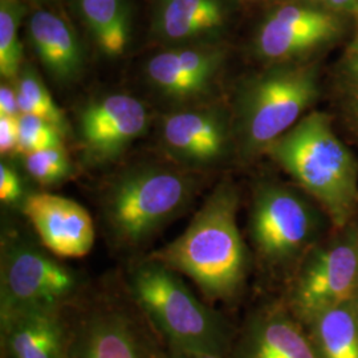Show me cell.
<instances>
[{"mask_svg": "<svg viewBox=\"0 0 358 358\" xmlns=\"http://www.w3.org/2000/svg\"><path fill=\"white\" fill-rule=\"evenodd\" d=\"M93 279L53 255L38 238L7 222L0 243V316L27 309H66Z\"/></svg>", "mask_w": 358, "mask_h": 358, "instance_id": "obj_8", "label": "cell"}, {"mask_svg": "<svg viewBox=\"0 0 358 358\" xmlns=\"http://www.w3.org/2000/svg\"><path fill=\"white\" fill-rule=\"evenodd\" d=\"M317 6H321L327 10H331L333 13H343L350 16L356 6H357V0H309Z\"/></svg>", "mask_w": 358, "mask_h": 358, "instance_id": "obj_30", "label": "cell"}, {"mask_svg": "<svg viewBox=\"0 0 358 358\" xmlns=\"http://www.w3.org/2000/svg\"><path fill=\"white\" fill-rule=\"evenodd\" d=\"M38 242L62 259H81L93 250V217L76 201L48 192H28L19 208Z\"/></svg>", "mask_w": 358, "mask_h": 358, "instance_id": "obj_15", "label": "cell"}, {"mask_svg": "<svg viewBox=\"0 0 358 358\" xmlns=\"http://www.w3.org/2000/svg\"><path fill=\"white\" fill-rule=\"evenodd\" d=\"M28 44L56 84L76 83L84 72L85 55L73 26L64 15L36 8L26 23Z\"/></svg>", "mask_w": 358, "mask_h": 358, "instance_id": "obj_18", "label": "cell"}, {"mask_svg": "<svg viewBox=\"0 0 358 358\" xmlns=\"http://www.w3.org/2000/svg\"><path fill=\"white\" fill-rule=\"evenodd\" d=\"M149 125L150 115L141 100L125 93L105 94L78 112V143L90 164H110L141 138Z\"/></svg>", "mask_w": 358, "mask_h": 358, "instance_id": "obj_13", "label": "cell"}, {"mask_svg": "<svg viewBox=\"0 0 358 358\" xmlns=\"http://www.w3.org/2000/svg\"><path fill=\"white\" fill-rule=\"evenodd\" d=\"M319 358H358L355 300L329 308L303 324Z\"/></svg>", "mask_w": 358, "mask_h": 358, "instance_id": "obj_20", "label": "cell"}, {"mask_svg": "<svg viewBox=\"0 0 358 358\" xmlns=\"http://www.w3.org/2000/svg\"><path fill=\"white\" fill-rule=\"evenodd\" d=\"M20 108H19V99H17V90L15 81L11 80H1L0 84V115H11L19 117Z\"/></svg>", "mask_w": 358, "mask_h": 358, "instance_id": "obj_28", "label": "cell"}, {"mask_svg": "<svg viewBox=\"0 0 358 358\" xmlns=\"http://www.w3.org/2000/svg\"><path fill=\"white\" fill-rule=\"evenodd\" d=\"M17 90L20 113L38 115L53 122L64 133L68 131V122L64 112L56 105L36 68L24 63L20 73L15 78Z\"/></svg>", "mask_w": 358, "mask_h": 358, "instance_id": "obj_23", "label": "cell"}, {"mask_svg": "<svg viewBox=\"0 0 358 358\" xmlns=\"http://www.w3.org/2000/svg\"><path fill=\"white\" fill-rule=\"evenodd\" d=\"M358 294V227L316 244L284 287L282 299L301 324Z\"/></svg>", "mask_w": 358, "mask_h": 358, "instance_id": "obj_9", "label": "cell"}, {"mask_svg": "<svg viewBox=\"0 0 358 358\" xmlns=\"http://www.w3.org/2000/svg\"><path fill=\"white\" fill-rule=\"evenodd\" d=\"M320 92V66L309 60L266 65L244 78L231 112L235 152L245 161L266 154L309 113Z\"/></svg>", "mask_w": 358, "mask_h": 358, "instance_id": "obj_5", "label": "cell"}, {"mask_svg": "<svg viewBox=\"0 0 358 358\" xmlns=\"http://www.w3.org/2000/svg\"><path fill=\"white\" fill-rule=\"evenodd\" d=\"M19 143V125L17 117L0 115V154L10 157L17 154Z\"/></svg>", "mask_w": 358, "mask_h": 358, "instance_id": "obj_27", "label": "cell"}, {"mask_svg": "<svg viewBox=\"0 0 358 358\" xmlns=\"http://www.w3.org/2000/svg\"><path fill=\"white\" fill-rule=\"evenodd\" d=\"M17 125L20 155L64 145V131L43 117L22 113L17 117Z\"/></svg>", "mask_w": 358, "mask_h": 358, "instance_id": "obj_25", "label": "cell"}, {"mask_svg": "<svg viewBox=\"0 0 358 358\" xmlns=\"http://www.w3.org/2000/svg\"><path fill=\"white\" fill-rule=\"evenodd\" d=\"M166 358H231L229 353L205 352V350H189V349H176L166 348Z\"/></svg>", "mask_w": 358, "mask_h": 358, "instance_id": "obj_29", "label": "cell"}, {"mask_svg": "<svg viewBox=\"0 0 358 358\" xmlns=\"http://www.w3.org/2000/svg\"><path fill=\"white\" fill-rule=\"evenodd\" d=\"M129 294L166 348L231 353L238 328L192 292L177 271L148 255L120 269Z\"/></svg>", "mask_w": 358, "mask_h": 358, "instance_id": "obj_3", "label": "cell"}, {"mask_svg": "<svg viewBox=\"0 0 358 358\" xmlns=\"http://www.w3.org/2000/svg\"><path fill=\"white\" fill-rule=\"evenodd\" d=\"M241 194L223 180L170 243L146 255L187 278L211 306L232 307L247 288L252 254L238 226Z\"/></svg>", "mask_w": 358, "mask_h": 358, "instance_id": "obj_1", "label": "cell"}, {"mask_svg": "<svg viewBox=\"0 0 358 358\" xmlns=\"http://www.w3.org/2000/svg\"><path fill=\"white\" fill-rule=\"evenodd\" d=\"M27 174L41 187H53L73 176V165L64 145L23 155Z\"/></svg>", "mask_w": 358, "mask_h": 358, "instance_id": "obj_24", "label": "cell"}, {"mask_svg": "<svg viewBox=\"0 0 358 358\" xmlns=\"http://www.w3.org/2000/svg\"><path fill=\"white\" fill-rule=\"evenodd\" d=\"M247 1H268V0H247Z\"/></svg>", "mask_w": 358, "mask_h": 358, "instance_id": "obj_33", "label": "cell"}, {"mask_svg": "<svg viewBox=\"0 0 358 358\" xmlns=\"http://www.w3.org/2000/svg\"><path fill=\"white\" fill-rule=\"evenodd\" d=\"M26 3H31V4H35V6H40V4H44V3H47V1H50V0H24Z\"/></svg>", "mask_w": 358, "mask_h": 358, "instance_id": "obj_31", "label": "cell"}, {"mask_svg": "<svg viewBox=\"0 0 358 358\" xmlns=\"http://www.w3.org/2000/svg\"><path fill=\"white\" fill-rule=\"evenodd\" d=\"M203 187L198 171L142 164L109 179L99 194L108 244L129 260L146 255L154 239L194 205Z\"/></svg>", "mask_w": 358, "mask_h": 358, "instance_id": "obj_2", "label": "cell"}, {"mask_svg": "<svg viewBox=\"0 0 358 358\" xmlns=\"http://www.w3.org/2000/svg\"><path fill=\"white\" fill-rule=\"evenodd\" d=\"M27 15L24 0H0V75L11 80L24 65V48L20 40V27Z\"/></svg>", "mask_w": 358, "mask_h": 358, "instance_id": "obj_22", "label": "cell"}, {"mask_svg": "<svg viewBox=\"0 0 358 358\" xmlns=\"http://www.w3.org/2000/svg\"><path fill=\"white\" fill-rule=\"evenodd\" d=\"M231 358H319L304 325L280 297L262 301L236 331Z\"/></svg>", "mask_w": 358, "mask_h": 358, "instance_id": "obj_14", "label": "cell"}, {"mask_svg": "<svg viewBox=\"0 0 358 358\" xmlns=\"http://www.w3.org/2000/svg\"></svg>", "mask_w": 358, "mask_h": 358, "instance_id": "obj_34", "label": "cell"}, {"mask_svg": "<svg viewBox=\"0 0 358 358\" xmlns=\"http://www.w3.org/2000/svg\"><path fill=\"white\" fill-rule=\"evenodd\" d=\"M350 16L309 0H282L256 27L252 50L266 65L308 60L345 36Z\"/></svg>", "mask_w": 358, "mask_h": 358, "instance_id": "obj_10", "label": "cell"}, {"mask_svg": "<svg viewBox=\"0 0 358 358\" xmlns=\"http://www.w3.org/2000/svg\"><path fill=\"white\" fill-rule=\"evenodd\" d=\"M355 304H356V309H357L358 313V294L356 296V299H355Z\"/></svg>", "mask_w": 358, "mask_h": 358, "instance_id": "obj_32", "label": "cell"}, {"mask_svg": "<svg viewBox=\"0 0 358 358\" xmlns=\"http://www.w3.org/2000/svg\"><path fill=\"white\" fill-rule=\"evenodd\" d=\"M227 60L219 43L165 47L145 64V78L161 97L179 106L206 103Z\"/></svg>", "mask_w": 358, "mask_h": 358, "instance_id": "obj_12", "label": "cell"}, {"mask_svg": "<svg viewBox=\"0 0 358 358\" xmlns=\"http://www.w3.org/2000/svg\"><path fill=\"white\" fill-rule=\"evenodd\" d=\"M96 48L109 59L121 57L131 38L128 0H72Z\"/></svg>", "mask_w": 358, "mask_h": 358, "instance_id": "obj_19", "label": "cell"}, {"mask_svg": "<svg viewBox=\"0 0 358 358\" xmlns=\"http://www.w3.org/2000/svg\"><path fill=\"white\" fill-rule=\"evenodd\" d=\"M325 219L310 196L282 182H259L248 213V236L256 264L285 284L308 252L321 242Z\"/></svg>", "mask_w": 358, "mask_h": 358, "instance_id": "obj_7", "label": "cell"}, {"mask_svg": "<svg viewBox=\"0 0 358 358\" xmlns=\"http://www.w3.org/2000/svg\"><path fill=\"white\" fill-rule=\"evenodd\" d=\"M159 142L177 166L192 171L217 166L235 152L232 113L208 101L179 106L162 117Z\"/></svg>", "mask_w": 358, "mask_h": 358, "instance_id": "obj_11", "label": "cell"}, {"mask_svg": "<svg viewBox=\"0 0 358 358\" xmlns=\"http://www.w3.org/2000/svg\"><path fill=\"white\" fill-rule=\"evenodd\" d=\"M68 341V308L0 316V358H66Z\"/></svg>", "mask_w": 358, "mask_h": 358, "instance_id": "obj_17", "label": "cell"}, {"mask_svg": "<svg viewBox=\"0 0 358 358\" xmlns=\"http://www.w3.org/2000/svg\"><path fill=\"white\" fill-rule=\"evenodd\" d=\"M350 20L352 35L336 66L334 90L345 127L358 140V0Z\"/></svg>", "mask_w": 358, "mask_h": 358, "instance_id": "obj_21", "label": "cell"}, {"mask_svg": "<svg viewBox=\"0 0 358 358\" xmlns=\"http://www.w3.org/2000/svg\"><path fill=\"white\" fill-rule=\"evenodd\" d=\"M28 192L24 190L23 180L13 167L0 164V201L6 207H16L17 210L26 199Z\"/></svg>", "mask_w": 358, "mask_h": 358, "instance_id": "obj_26", "label": "cell"}, {"mask_svg": "<svg viewBox=\"0 0 358 358\" xmlns=\"http://www.w3.org/2000/svg\"><path fill=\"white\" fill-rule=\"evenodd\" d=\"M66 358H166V346L129 294L121 271L93 279L68 308Z\"/></svg>", "mask_w": 358, "mask_h": 358, "instance_id": "obj_6", "label": "cell"}, {"mask_svg": "<svg viewBox=\"0 0 358 358\" xmlns=\"http://www.w3.org/2000/svg\"><path fill=\"white\" fill-rule=\"evenodd\" d=\"M232 13V0H154L150 36L162 47L219 43Z\"/></svg>", "mask_w": 358, "mask_h": 358, "instance_id": "obj_16", "label": "cell"}, {"mask_svg": "<svg viewBox=\"0 0 358 358\" xmlns=\"http://www.w3.org/2000/svg\"><path fill=\"white\" fill-rule=\"evenodd\" d=\"M310 196L336 230L352 223L358 208V161L320 110L304 115L266 152Z\"/></svg>", "mask_w": 358, "mask_h": 358, "instance_id": "obj_4", "label": "cell"}]
</instances>
